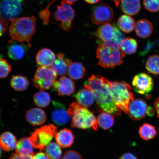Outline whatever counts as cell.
<instances>
[{
	"label": "cell",
	"instance_id": "obj_1",
	"mask_svg": "<svg viewBox=\"0 0 159 159\" xmlns=\"http://www.w3.org/2000/svg\"><path fill=\"white\" fill-rule=\"evenodd\" d=\"M109 82L100 75H92L89 77L84 87L92 92L97 105L103 112L120 116L121 111L115 104L111 94Z\"/></svg>",
	"mask_w": 159,
	"mask_h": 159
},
{
	"label": "cell",
	"instance_id": "obj_2",
	"mask_svg": "<svg viewBox=\"0 0 159 159\" xmlns=\"http://www.w3.org/2000/svg\"><path fill=\"white\" fill-rule=\"evenodd\" d=\"M11 24L9 34L12 40L27 43L31 47L30 41L34 33L37 19L34 16L26 17L10 20Z\"/></svg>",
	"mask_w": 159,
	"mask_h": 159
},
{
	"label": "cell",
	"instance_id": "obj_3",
	"mask_svg": "<svg viewBox=\"0 0 159 159\" xmlns=\"http://www.w3.org/2000/svg\"><path fill=\"white\" fill-rule=\"evenodd\" d=\"M67 112L71 118L72 128L83 129L92 128L94 130H98L97 119L86 107L77 102H73L69 105Z\"/></svg>",
	"mask_w": 159,
	"mask_h": 159
},
{
	"label": "cell",
	"instance_id": "obj_4",
	"mask_svg": "<svg viewBox=\"0 0 159 159\" xmlns=\"http://www.w3.org/2000/svg\"><path fill=\"white\" fill-rule=\"evenodd\" d=\"M109 89L115 104L120 110L128 114L129 105L134 100L130 85L124 81H110Z\"/></svg>",
	"mask_w": 159,
	"mask_h": 159
},
{
	"label": "cell",
	"instance_id": "obj_5",
	"mask_svg": "<svg viewBox=\"0 0 159 159\" xmlns=\"http://www.w3.org/2000/svg\"><path fill=\"white\" fill-rule=\"evenodd\" d=\"M125 56V53L120 49H112L101 43L97 49L98 64L104 68H114L122 64Z\"/></svg>",
	"mask_w": 159,
	"mask_h": 159
},
{
	"label": "cell",
	"instance_id": "obj_6",
	"mask_svg": "<svg viewBox=\"0 0 159 159\" xmlns=\"http://www.w3.org/2000/svg\"><path fill=\"white\" fill-rule=\"evenodd\" d=\"M57 131L54 125H45L35 130L29 139L34 148L43 150L55 137Z\"/></svg>",
	"mask_w": 159,
	"mask_h": 159
},
{
	"label": "cell",
	"instance_id": "obj_7",
	"mask_svg": "<svg viewBox=\"0 0 159 159\" xmlns=\"http://www.w3.org/2000/svg\"><path fill=\"white\" fill-rule=\"evenodd\" d=\"M57 75L50 67H38L33 79L34 85L40 90H47L56 81Z\"/></svg>",
	"mask_w": 159,
	"mask_h": 159
},
{
	"label": "cell",
	"instance_id": "obj_8",
	"mask_svg": "<svg viewBox=\"0 0 159 159\" xmlns=\"http://www.w3.org/2000/svg\"><path fill=\"white\" fill-rule=\"evenodd\" d=\"M75 16V11L71 5L63 0L61 5L57 7L54 14L56 20L61 22L60 26L65 31L70 30L72 21Z\"/></svg>",
	"mask_w": 159,
	"mask_h": 159
},
{
	"label": "cell",
	"instance_id": "obj_9",
	"mask_svg": "<svg viewBox=\"0 0 159 159\" xmlns=\"http://www.w3.org/2000/svg\"><path fill=\"white\" fill-rule=\"evenodd\" d=\"M114 16L112 9L106 3H99L91 9V19L95 25L104 24L110 22Z\"/></svg>",
	"mask_w": 159,
	"mask_h": 159
},
{
	"label": "cell",
	"instance_id": "obj_10",
	"mask_svg": "<svg viewBox=\"0 0 159 159\" xmlns=\"http://www.w3.org/2000/svg\"><path fill=\"white\" fill-rule=\"evenodd\" d=\"M132 85L136 92L140 94H146L152 91L154 83L150 75L145 73H140L133 78Z\"/></svg>",
	"mask_w": 159,
	"mask_h": 159
},
{
	"label": "cell",
	"instance_id": "obj_11",
	"mask_svg": "<svg viewBox=\"0 0 159 159\" xmlns=\"http://www.w3.org/2000/svg\"><path fill=\"white\" fill-rule=\"evenodd\" d=\"M22 0H3L1 5V17L7 20L15 19L20 13Z\"/></svg>",
	"mask_w": 159,
	"mask_h": 159
},
{
	"label": "cell",
	"instance_id": "obj_12",
	"mask_svg": "<svg viewBox=\"0 0 159 159\" xmlns=\"http://www.w3.org/2000/svg\"><path fill=\"white\" fill-rule=\"evenodd\" d=\"M148 109V105L146 101L142 99L137 98L130 103L127 114L131 119L139 120L146 116Z\"/></svg>",
	"mask_w": 159,
	"mask_h": 159
},
{
	"label": "cell",
	"instance_id": "obj_13",
	"mask_svg": "<svg viewBox=\"0 0 159 159\" xmlns=\"http://www.w3.org/2000/svg\"><path fill=\"white\" fill-rule=\"evenodd\" d=\"M52 86L60 96H70L74 93L75 87L74 81L65 75L55 81Z\"/></svg>",
	"mask_w": 159,
	"mask_h": 159
},
{
	"label": "cell",
	"instance_id": "obj_14",
	"mask_svg": "<svg viewBox=\"0 0 159 159\" xmlns=\"http://www.w3.org/2000/svg\"><path fill=\"white\" fill-rule=\"evenodd\" d=\"M56 109L52 113L51 118L53 122L59 126H63L68 123L70 117L65 107L61 103H53Z\"/></svg>",
	"mask_w": 159,
	"mask_h": 159
},
{
	"label": "cell",
	"instance_id": "obj_15",
	"mask_svg": "<svg viewBox=\"0 0 159 159\" xmlns=\"http://www.w3.org/2000/svg\"><path fill=\"white\" fill-rule=\"evenodd\" d=\"M25 118L27 122L33 126H39L44 124L47 119L44 111L39 108L30 109L27 111Z\"/></svg>",
	"mask_w": 159,
	"mask_h": 159
},
{
	"label": "cell",
	"instance_id": "obj_16",
	"mask_svg": "<svg viewBox=\"0 0 159 159\" xmlns=\"http://www.w3.org/2000/svg\"><path fill=\"white\" fill-rule=\"evenodd\" d=\"M115 35V26L110 24H105L101 26L95 32V35L99 39V42L100 43L112 41L114 39Z\"/></svg>",
	"mask_w": 159,
	"mask_h": 159
},
{
	"label": "cell",
	"instance_id": "obj_17",
	"mask_svg": "<svg viewBox=\"0 0 159 159\" xmlns=\"http://www.w3.org/2000/svg\"><path fill=\"white\" fill-rule=\"evenodd\" d=\"M56 58L55 53L51 49L43 48L37 53L36 61L39 66L50 67Z\"/></svg>",
	"mask_w": 159,
	"mask_h": 159
},
{
	"label": "cell",
	"instance_id": "obj_18",
	"mask_svg": "<svg viewBox=\"0 0 159 159\" xmlns=\"http://www.w3.org/2000/svg\"><path fill=\"white\" fill-rule=\"evenodd\" d=\"M55 140L61 148H67L72 146L74 137L71 131L67 129H61L55 136Z\"/></svg>",
	"mask_w": 159,
	"mask_h": 159
},
{
	"label": "cell",
	"instance_id": "obj_19",
	"mask_svg": "<svg viewBox=\"0 0 159 159\" xmlns=\"http://www.w3.org/2000/svg\"><path fill=\"white\" fill-rule=\"evenodd\" d=\"M153 31L152 23L147 19L139 20L135 25V32L138 36L141 38L146 39L150 37Z\"/></svg>",
	"mask_w": 159,
	"mask_h": 159
},
{
	"label": "cell",
	"instance_id": "obj_20",
	"mask_svg": "<svg viewBox=\"0 0 159 159\" xmlns=\"http://www.w3.org/2000/svg\"><path fill=\"white\" fill-rule=\"evenodd\" d=\"M75 99L79 104L87 108L93 104L95 99L92 92L89 89L85 88L77 92Z\"/></svg>",
	"mask_w": 159,
	"mask_h": 159
},
{
	"label": "cell",
	"instance_id": "obj_21",
	"mask_svg": "<svg viewBox=\"0 0 159 159\" xmlns=\"http://www.w3.org/2000/svg\"><path fill=\"white\" fill-rule=\"evenodd\" d=\"M120 3L121 9L125 14L134 16L138 14L140 11V0H121Z\"/></svg>",
	"mask_w": 159,
	"mask_h": 159
},
{
	"label": "cell",
	"instance_id": "obj_22",
	"mask_svg": "<svg viewBox=\"0 0 159 159\" xmlns=\"http://www.w3.org/2000/svg\"><path fill=\"white\" fill-rule=\"evenodd\" d=\"M17 140L15 136L11 133L5 132L2 134L0 138L1 148L5 152L12 151L16 148Z\"/></svg>",
	"mask_w": 159,
	"mask_h": 159
},
{
	"label": "cell",
	"instance_id": "obj_23",
	"mask_svg": "<svg viewBox=\"0 0 159 159\" xmlns=\"http://www.w3.org/2000/svg\"><path fill=\"white\" fill-rule=\"evenodd\" d=\"M51 67L57 75L63 76L67 74L68 65L63 53H60L57 55L56 59Z\"/></svg>",
	"mask_w": 159,
	"mask_h": 159
},
{
	"label": "cell",
	"instance_id": "obj_24",
	"mask_svg": "<svg viewBox=\"0 0 159 159\" xmlns=\"http://www.w3.org/2000/svg\"><path fill=\"white\" fill-rule=\"evenodd\" d=\"M86 70L81 63L71 62L68 66L67 74L70 78L74 80H78L84 77Z\"/></svg>",
	"mask_w": 159,
	"mask_h": 159
},
{
	"label": "cell",
	"instance_id": "obj_25",
	"mask_svg": "<svg viewBox=\"0 0 159 159\" xmlns=\"http://www.w3.org/2000/svg\"><path fill=\"white\" fill-rule=\"evenodd\" d=\"M33 148L29 138H22L17 142L16 152L20 154L33 156L34 155Z\"/></svg>",
	"mask_w": 159,
	"mask_h": 159
},
{
	"label": "cell",
	"instance_id": "obj_26",
	"mask_svg": "<svg viewBox=\"0 0 159 159\" xmlns=\"http://www.w3.org/2000/svg\"><path fill=\"white\" fill-rule=\"evenodd\" d=\"M117 24L119 29L126 33L132 32L135 27L134 20L128 15L121 16L118 20Z\"/></svg>",
	"mask_w": 159,
	"mask_h": 159
},
{
	"label": "cell",
	"instance_id": "obj_27",
	"mask_svg": "<svg viewBox=\"0 0 159 159\" xmlns=\"http://www.w3.org/2000/svg\"><path fill=\"white\" fill-rule=\"evenodd\" d=\"M26 47L23 44L13 43L8 48V55L11 59L19 60L23 58L25 52Z\"/></svg>",
	"mask_w": 159,
	"mask_h": 159
},
{
	"label": "cell",
	"instance_id": "obj_28",
	"mask_svg": "<svg viewBox=\"0 0 159 159\" xmlns=\"http://www.w3.org/2000/svg\"><path fill=\"white\" fill-rule=\"evenodd\" d=\"M11 85L16 91H22L26 90L29 86V82L26 77L21 75H13L11 81Z\"/></svg>",
	"mask_w": 159,
	"mask_h": 159
},
{
	"label": "cell",
	"instance_id": "obj_29",
	"mask_svg": "<svg viewBox=\"0 0 159 159\" xmlns=\"http://www.w3.org/2000/svg\"><path fill=\"white\" fill-rule=\"evenodd\" d=\"M139 134L141 138L148 141L154 139L157 134L155 127L148 123H145L139 128Z\"/></svg>",
	"mask_w": 159,
	"mask_h": 159
},
{
	"label": "cell",
	"instance_id": "obj_30",
	"mask_svg": "<svg viewBox=\"0 0 159 159\" xmlns=\"http://www.w3.org/2000/svg\"><path fill=\"white\" fill-rule=\"evenodd\" d=\"M114 115L103 112L99 114L97 118V123L99 127L104 130H108L114 124Z\"/></svg>",
	"mask_w": 159,
	"mask_h": 159
},
{
	"label": "cell",
	"instance_id": "obj_31",
	"mask_svg": "<svg viewBox=\"0 0 159 159\" xmlns=\"http://www.w3.org/2000/svg\"><path fill=\"white\" fill-rule=\"evenodd\" d=\"M138 43L136 39L132 38H127L123 40L120 43L121 49L126 54H134L136 52Z\"/></svg>",
	"mask_w": 159,
	"mask_h": 159
},
{
	"label": "cell",
	"instance_id": "obj_32",
	"mask_svg": "<svg viewBox=\"0 0 159 159\" xmlns=\"http://www.w3.org/2000/svg\"><path fill=\"white\" fill-rule=\"evenodd\" d=\"M34 101L35 104L41 108H44L48 106L51 102V97L48 93L43 90H40L34 95Z\"/></svg>",
	"mask_w": 159,
	"mask_h": 159
},
{
	"label": "cell",
	"instance_id": "obj_33",
	"mask_svg": "<svg viewBox=\"0 0 159 159\" xmlns=\"http://www.w3.org/2000/svg\"><path fill=\"white\" fill-rule=\"evenodd\" d=\"M146 68L150 74L156 76L159 75V56L157 55L150 56L147 61Z\"/></svg>",
	"mask_w": 159,
	"mask_h": 159
},
{
	"label": "cell",
	"instance_id": "obj_34",
	"mask_svg": "<svg viewBox=\"0 0 159 159\" xmlns=\"http://www.w3.org/2000/svg\"><path fill=\"white\" fill-rule=\"evenodd\" d=\"M61 147L57 143H50L45 147V153L50 159H59L62 154Z\"/></svg>",
	"mask_w": 159,
	"mask_h": 159
},
{
	"label": "cell",
	"instance_id": "obj_35",
	"mask_svg": "<svg viewBox=\"0 0 159 159\" xmlns=\"http://www.w3.org/2000/svg\"><path fill=\"white\" fill-rule=\"evenodd\" d=\"M0 66H1V73L0 77L1 78H5L9 74L11 70V66L5 59L1 58L0 60Z\"/></svg>",
	"mask_w": 159,
	"mask_h": 159
},
{
	"label": "cell",
	"instance_id": "obj_36",
	"mask_svg": "<svg viewBox=\"0 0 159 159\" xmlns=\"http://www.w3.org/2000/svg\"><path fill=\"white\" fill-rule=\"evenodd\" d=\"M144 7L151 12H156L159 10V0H143Z\"/></svg>",
	"mask_w": 159,
	"mask_h": 159
},
{
	"label": "cell",
	"instance_id": "obj_37",
	"mask_svg": "<svg viewBox=\"0 0 159 159\" xmlns=\"http://www.w3.org/2000/svg\"><path fill=\"white\" fill-rule=\"evenodd\" d=\"M159 47V41L157 40H155L151 42H148L147 44L145 46L144 48L140 52V54L141 56L146 55L150 52L151 50H153L155 48Z\"/></svg>",
	"mask_w": 159,
	"mask_h": 159
},
{
	"label": "cell",
	"instance_id": "obj_38",
	"mask_svg": "<svg viewBox=\"0 0 159 159\" xmlns=\"http://www.w3.org/2000/svg\"><path fill=\"white\" fill-rule=\"evenodd\" d=\"M61 159H83L79 153L75 151L69 150L65 153Z\"/></svg>",
	"mask_w": 159,
	"mask_h": 159
},
{
	"label": "cell",
	"instance_id": "obj_39",
	"mask_svg": "<svg viewBox=\"0 0 159 159\" xmlns=\"http://www.w3.org/2000/svg\"><path fill=\"white\" fill-rule=\"evenodd\" d=\"M114 26L115 28V35L114 39L112 41L120 45L121 43L124 39V35L118 29L116 25H114Z\"/></svg>",
	"mask_w": 159,
	"mask_h": 159
},
{
	"label": "cell",
	"instance_id": "obj_40",
	"mask_svg": "<svg viewBox=\"0 0 159 159\" xmlns=\"http://www.w3.org/2000/svg\"><path fill=\"white\" fill-rule=\"evenodd\" d=\"M9 159H33V156L20 154L16 152L12 154Z\"/></svg>",
	"mask_w": 159,
	"mask_h": 159
},
{
	"label": "cell",
	"instance_id": "obj_41",
	"mask_svg": "<svg viewBox=\"0 0 159 159\" xmlns=\"http://www.w3.org/2000/svg\"><path fill=\"white\" fill-rule=\"evenodd\" d=\"M8 26V21L7 20L1 18V35L2 36L5 33Z\"/></svg>",
	"mask_w": 159,
	"mask_h": 159
},
{
	"label": "cell",
	"instance_id": "obj_42",
	"mask_svg": "<svg viewBox=\"0 0 159 159\" xmlns=\"http://www.w3.org/2000/svg\"><path fill=\"white\" fill-rule=\"evenodd\" d=\"M49 157L45 153L40 152L34 155L33 159H49Z\"/></svg>",
	"mask_w": 159,
	"mask_h": 159
},
{
	"label": "cell",
	"instance_id": "obj_43",
	"mask_svg": "<svg viewBox=\"0 0 159 159\" xmlns=\"http://www.w3.org/2000/svg\"><path fill=\"white\" fill-rule=\"evenodd\" d=\"M118 159H138V158L131 153L127 152L123 154Z\"/></svg>",
	"mask_w": 159,
	"mask_h": 159
},
{
	"label": "cell",
	"instance_id": "obj_44",
	"mask_svg": "<svg viewBox=\"0 0 159 159\" xmlns=\"http://www.w3.org/2000/svg\"><path fill=\"white\" fill-rule=\"evenodd\" d=\"M154 106L156 109L157 114L159 118V97H158L154 102Z\"/></svg>",
	"mask_w": 159,
	"mask_h": 159
},
{
	"label": "cell",
	"instance_id": "obj_45",
	"mask_svg": "<svg viewBox=\"0 0 159 159\" xmlns=\"http://www.w3.org/2000/svg\"><path fill=\"white\" fill-rule=\"evenodd\" d=\"M154 110L153 108L152 107H149L148 108V111H147V114L149 116H152L154 114Z\"/></svg>",
	"mask_w": 159,
	"mask_h": 159
},
{
	"label": "cell",
	"instance_id": "obj_46",
	"mask_svg": "<svg viewBox=\"0 0 159 159\" xmlns=\"http://www.w3.org/2000/svg\"><path fill=\"white\" fill-rule=\"evenodd\" d=\"M84 1L89 4H94L98 2L100 0H84Z\"/></svg>",
	"mask_w": 159,
	"mask_h": 159
},
{
	"label": "cell",
	"instance_id": "obj_47",
	"mask_svg": "<svg viewBox=\"0 0 159 159\" xmlns=\"http://www.w3.org/2000/svg\"><path fill=\"white\" fill-rule=\"evenodd\" d=\"M114 1L115 4L116 5V7H118L119 5V3H120L121 0H112Z\"/></svg>",
	"mask_w": 159,
	"mask_h": 159
},
{
	"label": "cell",
	"instance_id": "obj_48",
	"mask_svg": "<svg viewBox=\"0 0 159 159\" xmlns=\"http://www.w3.org/2000/svg\"><path fill=\"white\" fill-rule=\"evenodd\" d=\"M67 2L70 4L71 5L73 3L75 2H76L77 1V0H65Z\"/></svg>",
	"mask_w": 159,
	"mask_h": 159
}]
</instances>
